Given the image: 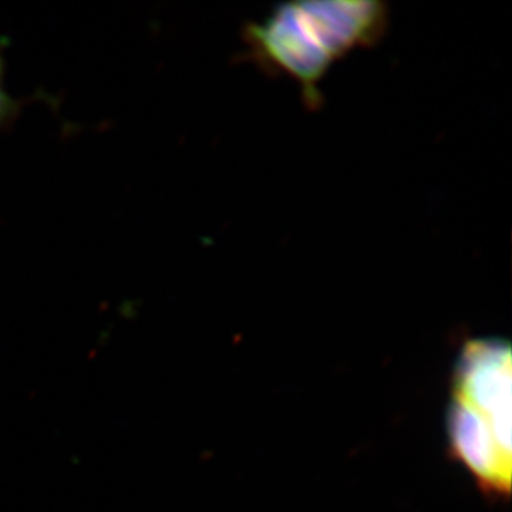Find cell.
<instances>
[{"instance_id":"obj_1","label":"cell","mask_w":512,"mask_h":512,"mask_svg":"<svg viewBox=\"0 0 512 512\" xmlns=\"http://www.w3.org/2000/svg\"><path fill=\"white\" fill-rule=\"evenodd\" d=\"M387 26L383 2H288L248 23L251 59L298 80L309 106H318V84L330 64L356 46L373 45Z\"/></svg>"},{"instance_id":"obj_2","label":"cell","mask_w":512,"mask_h":512,"mask_svg":"<svg viewBox=\"0 0 512 512\" xmlns=\"http://www.w3.org/2000/svg\"><path fill=\"white\" fill-rule=\"evenodd\" d=\"M511 346L468 340L454 367L447 431L454 456L490 494L511 490Z\"/></svg>"},{"instance_id":"obj_3","label":"cell","mask_w":512,"mask_h":512,"mask_svg":"<svg viewBox=\"0 0 512 512\" xmlns=\"http://www.w3.org/2000/svg\"><path fill=\"white\" fill-rule=\"evenodd\" d=\"M5 72V59L0 53V127L10 126L22 107V101L16 100L6 89Z\"/></svg>"}]
</instances>
